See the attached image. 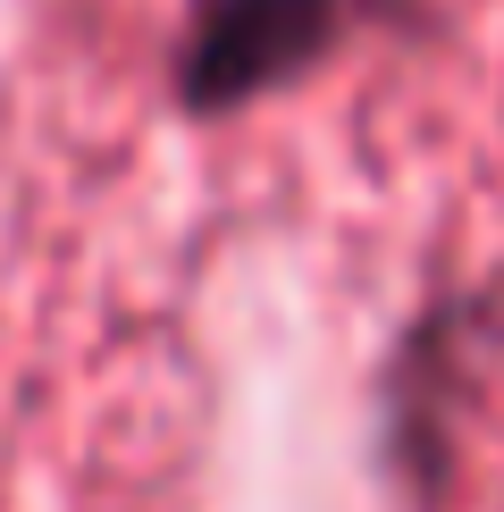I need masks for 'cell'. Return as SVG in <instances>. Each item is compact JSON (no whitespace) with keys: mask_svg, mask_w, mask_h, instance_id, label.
Segmentation results:
<instances>
[{"mask_svg":"<svg viewBox=\"0 0 504 512\" xmlns=\"http://www.w3.org/2000/svg\"><path fill=\"white\" fill-rule=\"evenodd\" d=\"M496 370H504L496 286H446L395 328L370 378V471L395 496V512H454Z\"/></svg>","mask_w":504,"mask_h":512,"instance_id":"obj_1","label":"cell"},{"mask_svg":"<svg viewBox=\"0 0 504 512\" xmlns=\"http://www.w3.org/2000/svg\"><path fill=\"white\" fill-rule=\"evenodd\" d=\"M429 0H185L168 101L194 126H236L328 76L370 34H420Z\"/></svg>","mask_w":504,"mask_h":512,"instance_id":"obj_2","label":"cell"}]
</instances>
